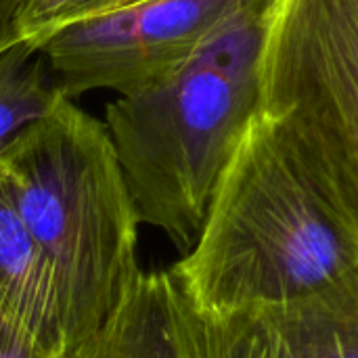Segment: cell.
Masks as SVG:
<instances>
[{
  "label": "cell",
  "instance_id": "6da1fadb",
  "mask_svg": "<svg viewBox=\"0 0 358 358\" xmlns=\"http://www.w3.org/2000/svg\"><path fill=\"white\" fill-rule=\"evenodd\" d=\"M277 0H252L153 84L120 94L105 124L141 224L187 254L260 113Z\"/></svg>",
  "mask_w": 358,
  "mask_h": 358
},
{
  "label": "cell",
  "instance_id": "7a4b0ae2",
  "mask_svg": "<svg viewBox=\"0 0 358 358\" xmlns=\"http://www.w3.org/2000/svg\"><path fill=\"white\" fill-rule=\"evenodd\" d=\"M357 268L358 235L256 117L170 273L191 306L231 313L308 298Z\"/></svg>",
  "mask_w": 358,
  "mask_h": 358
},
{
  "label": "cell",
  "instance_id": "3957f363",
  "mask_svg": "<svg viewBox=\"0 0 358 358\" xmlns=\"http://www.w3.org/2000/svg\"><path fill=\"white\" fill-rule=\"evenodd\" d=\"M0 178L46 256L71 350L141 273V220L107 124L61 99L6 149Z\"/></svg>",
  "mask_w": 358,
  "mask_h": 358
},
{
  "label": "cell",
  "instance_id": "277c9868",
  "mask_svg": "<svg viewBox=\"0 0 358 358\" xmlns=\"http://www.w3.org/2000/svg\"><path fill=\"white\" fill-rule=\"evenodd\" d=\"M258 117L358 235V0H277Z\"/></svg>",
  "mask_w": 358,
  "mask_h": 358
},
{
  "label": "cell",
  "instance_id": "5b68a950",
  "mask_svg": "<svg viewBox=\"0 0 358 358\" xmlns=\"http://www.w3.org/2000/svg\"><path fill=\"white\" fill-rule=\"evenodd\" d=\"M252 0H145L69 23L42 50L67 99L136 92L185 61Z\"/></svg>",
  "mask_w": 358,
  "mask_h": 358
},
{
  "label": "cell",
  "instance_id": "8992f818",
  "mask_svg": "<svg viewBox=\"0 0 358 358\" xmlns=\"http://www.w3.org/2000/svg\"><path fill=\"white\" fill-rule=\"evenodd\" d=\"M182 313L191 358H358V268L296 302L206 313L182 296Z\"/></svg>",
  "mask_w": 358,
  "mask_h": 358
},
{
  "label": "cell",
  "instance_id": "52a82bcc",
  "mask_svg": "<svg viewBox=\"0 0 358 358\" xmlns=\"http://www.w3.org/2000/svg\"><path fill=\"white\" fill-rule=\"evenodd\" d=\"M0 317L46 357L67 355L65 325L46 256L0 178Z\"/></svg>",
  "mask_w": 358,
  "mask_h": 358
},
{
  "label": "cell",
  "instance_id": "ba28073f",
  "mask_svg": "<svg viewBox=\"0 0 358 358\" xmlns=\"http://www.w3.org/2000/svg\"><path fill=\"white\" fill-rule=\"evenodd\" d=\"M63 358H191L174 275L141 271L107 323Z\"/></svg>",
  "mask_w": 358,
  "mask_h": 358
},
{
  "label": "cell",
  "instance_id": "9c48e42d",
  "mask_svg": "<svg viewBox=\"0 0 358 358\" xmlns=\"http://www.w3.org/2000/svg\"><path fill=\"white\" fill-rule=\"evenodd\" d=\"M65 99L44 55L29 42L0 52V157Z\"/></svg>",
  "mask_w": 358,
  "mask_h": 358
},
{
  "label": "cell",
  "instance_id": "30bf717a",
  "mask_svg": "<svg viewBox=\"0 0 358 358\" xmlns=\"http://www.w3.org/2000/svg\"><path fill=\"white\" fill-rule=\"evenodd\" d=\"M136 2L145 0H27L19 19V34L21 40L38 46L44 38L69 23L92 19Z\"/></svg>",
  "mask_w": 358,
  "mask_h": 358
},
{
  "label": "cell",
  "instance_id": "8fae6325",
  "mask_svg": "<svg viewBox=\"0 0 358 358\" xmlns=\"http://www.w3.org/2000/svg\"><path fill=\"white\" fill-rule=\"evenodd\" d=\"M0 358H50L0 317Z\"/></svg>",
  "mask_w": 358,
  "mask_h": 358
},
{
  "label": "cell",
  "instance_id": "7c38bea8",
  "mask_svg": "<svg viewBox=\"0 0 358 358\" xmlns=\"http://www.w3.org/2000/svg\"><path fill=\"white\" fill-rule=\"evenodd\" d=\"M27 0H0V52L23 42L19 34V19Z\"/></svg>",
  "mask_w": 358,
  "mask_h": 358
}]
</instances>
